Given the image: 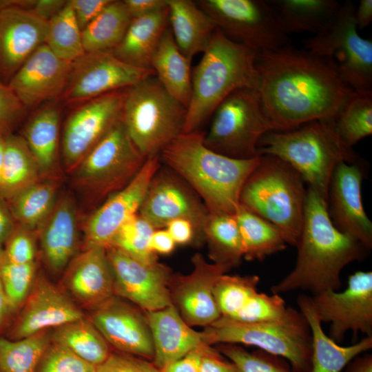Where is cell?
Here are the masks:
<instances>
[{
    "mask_svg": "<svg viewBox=\"0 0 372 372\" xmlns=\"http://www.w3.org/2000/svg\"><path fill=\"white\" fill-rule=\"evenodd\" d=\"M257 91L275 131L333 120L354 90L323 60L288 45L258 53Z\"/></svg>",
    "mask_w": 372,
    "mask_h": 372,
    "instance_id": "1",
    "label": "cell"
},
{
    "mask_svg": "<svg viewBox=\"0 0 372 372\" xmlns=\"http://www.w3.org/2000/svg\"><path fill=\"white\" fill-rule=\"evenodd\" d=\"M296 247L295 267L272 285V293L303 290L315 296L329 290L338 291L342 286V271L362 258L365 249L358 240L335 227L328 215L327 203L309 187L302 229Z\"/></svg>",
    "mask_w": 372,
    "mask_h": 372,
    "instance_id": "2",
    "label": "cell"
},
{
    "mask_svg": "<svg viewBox=\"0 0 372 372\" xmlns=\"http://www.w3.org/2000/svg\"><path fill=\"white\" fill-rule=\"evenodd\" d=\"M205 132L183 133L160 153L161 161L184 180L211 214H235L240 192L260 156L236 159L204 143Z\"/></svg>",
    "mask_w": 372,
    "mask_h": 372,
    "instance_id": "3",
    "label": "cell"
},
{
    "mask_svg": "<svg viewBox=\"0 0 372 372\" xmlns=\"http://www.w3.org/2000/svg\"><path fill=\"white\" fill-rule=\"evenodd\" d=\"M258 53L217 28L192 73V95L183 133L199 130L218 105L239 89H258Z\"/></svg>",
    "mask_w": 372,
    "mask_h": 372,
    "instance_id": "4",
    "label": "cell"
},
{
    "mask_svg": "<svg viewBox=\"0 0 372 372\" xmlns=\"http://www.w3.org/2000/svg\"><path fill=\"white\" fill-rule=\"evenodd\" d=\"M258 154L276 156L288 163L327 204L329 184L335 166L342 161L360 162L353 148L344 145L336 134L333 119L268 132L258 142Z\"/></svg>",
    "mask_w": 372,
    "mask_h": 372,
    "instance_id": "5",
    "label": "cell"
},
{
    "mask_svg": "<svg viewBox=\"0 0 372 372\" xmlns=\"http://www.w3.org/2000/svg\"><path fill=\"white\" fill-rule=\"evenodd\" d=\"M284 161L260 155L240 192V204L274 225L287 244L296 246L302 229L307 189Z\"/></svg>",
    "mask_w": 372,
    "mask_h": 372,
    "instance_id": "6",
    "label": "cell"
},
{
    "mask_svg": "<svg viewBox=\"0 0 372 372\" xmlns=\"http://www.w3.org/2000/svg\"><path fill=\"white\" fill-rule=\"evenodd\" d=\"M209 345L252 346L287 360L298 372H311L312 337L304 316L293 307L274 320L239 322L220 317L201 331Z\"/></svg>",
    "mask_w": 372,
    "mask_h": 372,
    "instance_id": "7",
    "label": "cell"
},
{
    "mask_svg": "<svg viewBox=\"0 0 372 372\" xmlns=\"http://www.w3.org/2000/svg\"><path fill=\"white\" fill-rule=\"evenodd\" d=\"M154 75L124 90L121 120L142 155H158L183 132L187 108Z\"/></svg>",
    "mask_w": 372,
    "mask_h": 372,
    "instance_id": "8",
    "label": "cell"
},
{
    "mask_svg": "<svg viewBox=\"0 0 372 372\" xmlns=\"http://www.w3.org/2000/svg\"><path fill=\"white\" fill-rule=\"evenodd\" d=\"M355 7L341 4L333 17L305 41V49L327 63L354 91L372 87V41L358 34Z\"/></svg>",
    "mask_w": 372,
    "mask_h": 372,
    "instance_id": "9",
    "label": "cell"
},
{
    "mask_svg": "<svg viewBox=\"0 0 372 372\" xmlns=\"http://www.w3.org/2000/svg\"><path fill=\"white\" fill-rule=\"evenodd\" d=\"M211 116L204 143L211 150L233 158L258 156L260 139L267 132L275 131L262 109L258 91L254 89L233 92Z\"/></svg>",
    "mask_w": 372,
    "mask_h": 372,
    "instance_id": "10",
    "label": "cell"
},
{
    "mask_svg": "<svg viewBox=\"0 0 372 372\" xmlns=\"http://www.w3.org/2000/svg\"><path fill=\"white\" fill-rule=\"evenodd\" d=\"M146 159L120 120L74 168L75 177L97 198H102L127 185Z\"/></svg>",
    "mask_w": 372,
    "mask_h": 372,
    "instance_id": "11",
    "label": "cell"
},
{
    "mask_svg": "<svg viewBox=\"0 0 372 372\" xmlns=\"http://www.w3.org/2000/svg\"><path fill=\"white\" fill-rule=\"evenodd\" d=\"M198 4L227 37L257 53L289 43V34L268 1L203 0Z\"/></svg>",
    "mask_w": 372,
    "mask_h": 372,
    "instance_id": "12",
    "label": "cell"
},
{
    "mask_svg": "<svg viewBox=\"0 0 372 372\" xmlns=\"http://www.w3.org/2000/svg\"><path fill=\"white\" fill-rule=\"evenodd\" d=\"M138 213L156 229L174 220H187L194 228L196 246L204 242L210 212L195 191L166 165H161L152 178Z\"/></svg>",
    "mask_w": 372,
    "mask_h": 372,
    "instance_id": "13",
    "label": "cell"
},
{
    "mask_svg": "<svg viewBox=\"0 0 372 372\" xmlns=\"http://www.w3.org/2000/svg\"><path fill=\"white\" fill-rule=\"evenodd\" d=\"M319 320L330 323L329 336L342 342L351 331L372 336V272L358 271L348 278L342 291L329 290L311 296Z\"/></svg>",
    "mask_w": 372,
    "mask_h": 372,
    "instance_id": "14",
    "label": "cell"
},
{
    "mask_svg": "<svg viewBox=\"0 0 372 372\" xmlns=\"http://www.w3.org/2000/svg\"><path fill=\"white\" fill-rule=\"evenodd\" d=\"M152 75H155L152 69L127 64L110 51L85 52L72 63L61 97L68 104L83 103L125 89Z\"/></svg>",
    "mask_w": 372,
    "mask_h": 372,
    "instance_id": "15",
    "label": "cell"
},
{
    "mask_svg": "<svg viewBox=\"0 0 372 372\" xmlns=\"http://www.w3.org/2000/svg\"><path fill=\"white\" fill-rule=\"evenodd\" d=\"M114 277V294L144 311L172 304L169 283L173 274L165 264L144 262L114 247L106 248Z\"/></svg>",
    "mask_w": 372,
    "mask_h": 372,
    "instance_id": "16",
    "label": "cell"
},
{
    "mask_svg": "<svg viewBox=\"0 0 372 372\" xmlns=\"http://www.w3.org/2000/svg\"><path fill=\"white\" fill-rule=\"evenodd\" d=\"M124 91L103 94L81 103L68 118L62 136L65 167L74 169L121 118Z\"/></svg>",
    "mask_w": 372,
    "mask_h": 372,
    "instance_id": "17",
    "label": "cell"
},
{
    "mask_svg": "<svg viewBox=\"0 0 372 372\" xmlns=\"http://www.w3.org/2000/svg\"><path fill=\"white\" fill-rule=\"evenodd\" d=\"M192 271L172 274L169 283L172 304L191 327H207L221 317L215 300L216 282L232 268L208 262L200 253L192 257Z\"/></svg>",
    "mask_w": 372,
    "mask_h": 372,
    "instance_id": "18",
    "label": "cell"
},
{
    "mask_svg": "<svg viewBox=\"0 0 372 372\" xmlns=\"http://www.w3.org/2000/svg\"><path fill=\"white\" fill-rule=\"evenodd\" d=\"M86 316L58 286L37 276L25 302L7 329L5 337L18 340L51 330Z\"/></svg>",
    "mask_w": 372,
    "mask_h": 372,
    "instance_id": "19",
    "label": "cell"
},
{
    "mask_svg": "<svg viewBox=\"0 0 372 372\" xmlns=\"http://www.w3.org/2000/svg\"><path fill=\"white\" fill-rule=\"evenodd\" d=\"M161 165L160 154L148 156L134 178L94 211L85 227V247L110 246L121 226L138 212L150 180Z\"/></svg>",
    "mask_w": 372,
    "mask_h": 372,
    "instance_id": "20",
    "label": "cell"
},
{
    "mask_svg": "<svg viewBox=\"0 0 372 372\" xmlns=\"http://www.w3.org/2000/svg\"><path fill=\"white\" fill-rule=\"evenodd\" d=\"M87 317L112 349L152 362L154 344L144 311L114 296Z\"/></svg>",
    "mask_w": 372,
    "mask_h": 372,
    "instance_id": "21",
    "label": "cell"
},
{
    "mask_svg": "<svg viewBox=\"0 0 372 372\" xmlns=\"http://www.w3.org/2000/svg\"><path fill=\"white\" fill-rule=\"evenodd\" d=\"M364 173L359 163L340 162L333 169L328 188L327 211L340 231L358 240L365 249L372 247V223L362 202Z\"/></svg>",
    "mask_w": 372,
    "mask_h": 372,
    "instance_id": "22",
    "label": "cell"
},
{
    "mask_svg": "<svg viewBox=\"0 0 372 372\" xmlns=\"http://www.w3.org/2000/svg\"><path fill=\"white\" fill-rule=\"evenodd\" d=\"M72 63L56 56L44 43L20 67L8 85L24 107L61 96Z\"/></svg>",
    "mask_w": 372,
    "mask_h": 372,
    "instance_id": "23",
    "label": "cell"
},
{
    "mask_svg": "<svg viewBox=\"0 0 372 372\" xmlns=\"http://www.w3.org/2000/svg\"><path fill=\"white\" fill-rule=\"evenodd\" d=\"M48 22L29 9L10 6L0 11V81L7 84L20 67L45 43Z\"/></svg>",
    "mask_w": 372,
    "mask_h": 372,
    "instance_id": "24",
    "label": "cell"
},
{
    "mask_svg": "<svg viewBox=\"0 0 372 372\" xmlns=\"http://www.w3.org/2000/svg\"><path fill=\"white\" fill-rule=\"evenodd\" d=\"M60 287L81 309L90 311L113 297L114 277L106 248L85 247L64 271Z\"/></svg>",
    "mask_w": 372,
    "mask_h": 372,
    "instance_id": "25",
    "label": "cell"
},
{
    "mask_svg": "<svg viewBox=\"0 0 372 372\" xmlns=\"http://www.w3.org/2000/svg\"><path fill=\"white\" fill-rule=\"evenodd\" d=\"M43 260L54 276L64 271L76 256L79 245L77 212L74 201L64 196L56 203L38 229Z\"/></svg>",
    "mask_w": 372,
    "mask_h": 372,
    "instance_id": "26",
    "label": "cell"
},
{
    "mask_svg": "<svg viewBox=\"0 0 372 372\" xmlns=\"http://www.w3.org/2000/svg\"><path fill=\"white\" fill-rule=\"evenodd\" d=\"M145 313L154 344L152 362L159 369L207 344L201 331H195L187 324L172 304Z\"/></svg>",
    "mask_w": 372,
    "mask_h": 372,
    "instance_id": "27",
    "label": "cell"
},
{
    "mask_svg": "<svg viewBox=\"0 0 372 372\" xmlns=\"http://www.w3.org/2000/svg\"><path fill=\"white\" fill-rule=\"evenodd\" d=\"M297 304L307 319L312 337L311 372H340L353 358L372 348V336L349 346H340L327 335L318 318L311 296L301 294Z\"/></svg>",
    "mask_w": 372,
    "mask_h": 372,
    "instance_id": "28",
    "label": "cell"
},
{
    "mask_svg": "<svg viewBox=\"0 0 372 372\" xmlns=\"http://www.w3.org/2000/svg\"><path fill=\"white\" fill-rule=\"evenodd\" d=\"M169 24L180 52L189 60L207 48L218 28L213 19L190 0H167Z\"/></svg>",
    "mask_w": 372,
    "mask_h": 372,
    "instance_id": "29",
    "label": "cell"
},
{
    "mask_svg": "<svg viewBox=\"0 0 372 372\" xmlns=\"http://www.w3.org/2000/svg\"><path fill=\"white\" fill-rule=\"evenodd\" d=\"M168 24V7L132 19L122 40L110 52L127 64L152 69L151 58Z\"/></svg>",
    "mask_w": 372,
    "mask_h": 372,
    "instance_id": "30",
    "label": "cell"
},
{
    "mask_svg": "<svg viewBox=\"0 0 372 372\" xmlns=\"http://www.w3.org/2000/svg\"><path fill=\"white\" fill-rule=\"evenodd\" d=\"M191 61L180 52L168 25L152 54L150 66L163 87L186 108L192 95Z\"/></svg>",
    "mask_w": 372,
    "mask_h": 372,
    "instance_id": "31",
    "label": "cell"
},
{
    "mask_svg": "<svg viewBox=\"0 0 372 372\" xmlns=\"http://www.w3.org/2000/svg\"><path fill=\"white\" fill-rule=\"evenodd\" d=\"M60 111L56 106L40 109L26 123L22 135L41 175L54 169L58 156Z\"/></svg>",
    "mask_w": 372,
    "mask_h": 372,
    "instance_id": "32",
    "label": "cell"
},
{
    "mask_svg": "<svg viewBox=\"0 0 372 372\" xmlns=\"http://www.w3.org/2000/svg\"><path fill=\"white\" fill-rule=\"evenodd\" d=\"M38 165L26 142L14 133L6 137V149L0 173V196L6 201L39 181Z\"/></svg>",
    "mask_w": 372,
    "mask_h": 372,
    "instance_id": "33",
    "label": "cell"
},
{
    "mask_svg": "<svg viewBox=\"0 0 372 372\" xmlns=\"http://www.w3.org/2000/svg\"><path fill=\"white\" fill-rule=\"evenodd\" d=\"M234 215L245 260L261 261L286 249L287 243L282 232L269 221L240 204Z\"/></svg>",
    "mask_w": 372,
    "mask_h": 372,
    "instance_id": "34",
    "label": "cell"
},
{
    "mask_svg": "<svg viewBox=\"0 0 372 372\" xmlns=\"http://www.w3.org/2000/svg\"><path fill=\"white\" fill-rule=\"evenodd\" d=\"M276 12L286 33L316 34L333 17L340 6L334 0L268 1Z\"/></svg>",
    "mask_w": 372,
    "mask_h": 372,
    "instance_id": "35",
    "label": "cell"
},
{
    "mask_svg": "<svg viewBox=\"0 0 372 372\" xmlns=\"http://www.w3.org/2000/svg\"><path fill=\"white\" fill-rule=\"evenodd\" d=\"M51 340L96 366L104 362L112 351L87 316L52 329Z\"/></svg>",
    "mask_w": 372,
    "mask_h": 372,
    "instance_id": "36",
    "label": "cell"
},
{
    "mask_svg": "<svg viewBox=\"0 0 372 372\" xmlns=\"http://www.w3.org/2000/svg\"><path fill=\"white\" fill-rule=\"evenodd\" d=\"M203 236L213 263L232 269L241 263L244 250L234 214L210 213Z\"/></svg>",
    "mask_w": 372,
    "mask_h": 372,
    "instance_id": "37",
    "label": "cell"
},
{
    "mask_svg": "<svg viewBox=\"0 0 372 372\" xmlns=\"http://www.w3.org/2000/svg\"><path fill=\"white\" fill-rule=\"evenodd\" d=\"M123 1H111L82 30L85 52L112 51L122 40L131 21Z\"/></svg>",
    "mask_w": 372,
    "mask_h": 372,
    "instance_id": "38",
    "label": "cell"
},
{
    "mask_svg": "<svg viewBox=\"0 0 372 372\" xmlns=\"http://www.w3.org/2000/svg\"><path fill=\"white\" fill-rule=\"evenodd\" d=\"M56 200V185L38 181L6 202L17 224L33 231L44 223Z\"/></svg>",
    "mask_w": 372,
    "mask_h": 372,
    "instance_id": "39",
    "label": "cell"
},
{
    "mask_svg": "<svg viewBox=\"0 0 372 372\" xmlns=\"http://www.w3.org/2000/svg\"><path fill=\"white\" fill-rule=\"evenodd\" d=\"M335 131L352 148L372 134V90L353 91L333 119Z\"/></svg>",
    "mask_w": 372,
    "mask_h": 372,
    "instance_id": "40",
    "label": "cell"
},
{
    "mask_svg": "<svg viewBox=\"0 0 372 372\" xmlns=\"http://www.w3.org/2000/svg\"><path fill=\"white\" fill-rule=\"evenodd\" d=\"M51 330L18 340L0 336V372H37L51 343Z\"/></svg>",
    "mask_w": 372,
    "mask_h": 372,
    "instance_id": "41",
    "label": "cell"
},
{
    "mask_svg": "<svg viewBox=\"0 0 372 372\" xmlns=\"http://www.w3.org/2000/svg\"><path fill=\"white\" fill-rule=\"evenodd\" d=\"M45 44L59 58L73 63L85 53L82 31L67 1L63 9L48 21Z\"/></svg>",
    "mask_w": 372,
    "mask_h": 372,
    "instance_id": "42",
    "label": "cell"
},
{
    "mask_svg": "<svg viewBox=\"0 0 372 372\" xmlns=\"http://www.w3.org/2000/svg\"><path fill=\"white\" fill-rule=\"evenodd\" d=\"M257 275L221 276L216 283L214 295L221 317L234 319L258 291Z\"/></svg>",
    "mask_w": 372,
    "mask_h": 372,
    "instance_id": "43",
    "label": "cell"
},
{
    "mask_svg": "<svg viewBox=\"0 0 372 372\" xmlns=\"http://www.w3.org/2000/svg\"><path fill=\"white\" fill-rule=\"evenodd\" d=\"M155 229L137 213L121 226L109 247H116L141 261H157L158 255L150 249Z\"/></svg>",
    "mask_w": 372,
    "mask_h": 372,
    "instance_id": "44",
    "label": "cell"
},
{
    "mask_svg": "<svg viewBox=\"0 0 372 372\" xmlns=\"http://www.w3.org/2000/svg\"><path fill=\"white\" fill-rule=\"evenodd\" d=\"M216 349L238 372H298L285 358L260 349L249 351L236 344H218Z\"/></svg>",
    "mask_w": 372,
    "mask_h": 372,
    "instance_id": "45",
    "label": "cell"
},
{
    "mask_svg": "<svg viewBox=\"0 0 372 372\" xmlns=\"http://www.w3.org/2000/svg\"><path fill=\"white\" fill-rule=\"evenodd\" d=\"M0 249V278L10 308L17 314L28 298L37 276L36 262L17 264L6 260Z\"/></svg>",
    "mask_w": 372,
    "mask_h": 372,
    "instance_id": "46",
    "label": "cell"
},
{
    "mask_svg": "<svg viewBox=\"0 0 372 372\" xmlns=\"http://www.w3.org/2000/svg\"><path fill=\"white\" fill-rule=\"evenodd\" d=\"M96 366L67 347L52 342L44 352L37 372H96Z\"/></svg>",
    "mask_w": 372,
    "mask_h": 372,
    "instance_id": "47",
    "label": "cell"
},
{
    "mask_svg": "<svg viewBox=\"0 0 372 372\" xmlns=\"http://www.w3.org/2000/svg\"><path fill=\"white\" fill-rule=\"evenodd\" d=\"M287 309L285 301L280 294L258 291L231 320L244 322L271 320L282 316Z\"/></svg>",
    "mask_w": 372,
    "mask_h": 372,
    "instance_id": "48",
    "label": "cell"
},
{
    "mask_svg": "<svg viewBox=\"0 0 372 372\" xmlns=\"http://www.w3.org/2000/svg\"><path fill=\"white\" fill-rule=\"evenodd\" d=\"M1 253L10 262L27 264L36 262L37 245L32 231L17 224Z\"/></svg>",
    "mask_w": 372,
    "mask_h": 372,
    "instance_id": "49",
    "label": "cell"
},
{
    "mask_svg": "<svg viewBox=\"0 0 372 372\" xmlns=\"http://www.w3.org/2000/svg\"><path fill=\"white\" fill-rule=\"evenodd\" d=\"M25 111L10 87L0 81V132L6 136L12 134Z\"/></svg>",
    "mask_w": 372,
    "mask_h": 372,
    "instance_id": "50",
    "label": "cell"
},
{
    "mask_svg": "<svg viewBox=\"0 0 372 372\" xmlns=\"http://www.w3.org/2000/svg\"><path fill=\"white\" fill-rule=\"evenodd\" d=\"M96 372H161V370L152 361L112 350L107 360L96 366Z\"/></svg>",
    "mask_w": 372,
    "mask_h": 372,
    "instance_id": "51",
    "label": "cell"
},
{
    "mask_svg": "<svg viewBox=\"0 0 372 372\" xmlns=\"http://www.w3.org/2000/svg\"><path fill=\"white\" fill-rule=\"evenodd\" d=\"M112 0H70L81 31L107 6Z\"/></svg>",
    "mask_w": 372,
    "mask_h": 372,
    "instance_id": "52",
    "label": "cell"
},
{
    "mask_svg": "<svg viewBox=\"0 0 372 372\" xmlns=\"http://www.w3.org/2000/svg\"><path fill=\"white\" fill-rule=\"evenodd\" d=\"M199 372H238L230 360L225 359L216 348L205 344L201 352Z\"/></svg>",
    "mask_w": 372,
    "mask_h": 372,
    "instance_id": "53",
    "label": "cell"
},
{
    "mask_svg": "<svg viewBox=\"0 0 372 372\" xmlns=\"http://www.w3.org/2000/svg\"><path fill=\"white\" fill-rule=\"evenodd\" d=\"M205 344L189 352L183 357L174 360L160 370L161 372H199L201 352Z\"/></svg>",
    "mask_w": 372,
    "mask_h": 372,
    "instance_id": "54",
    "label": "cell"
},
{
    "mask_svg": "<svg viewBox=\"0 0 372 372\" xmlns=\"http://www.w3.org/2000/svg\"><path fill=\"white\" fill-rule=\"evenodd\" d=\"M176 245H195L196 238L194 228L192 223L185 219H176L171 221L165 227Z\"/></svg>",
    "mask_w": 372,
    "mask_h": 372,
    "instance_id": "55",
    "label": "cell"
},
{
    "mask_svg": "<svg viewBox=\"0 0 372 372\" xmlns=\"http://www.w3.org/2000/svg\"><path fill=\"white\" fill-rule=\"evenodd\" d=\"M132 19L148 15L168 7L167 0L123 1Z\"/></svg>",
    "mask_w": 372,
    "mask_h": 372,
    "instance_id": "56",
    "label": "cell"
},
{
    "mask_svg": "<svg viewBox=\"0 0 372 372\" xmlns=\"http://www.w3.org/2000/svg\"><path fill=\"white\" fill-rule=\"evenodd\" d=\"M66 2L64 0H34L29 10L48 22L63 9Z\"/></svg>",
    "mask_w": 372,
    "mask_h": 372,
    "instance_id": "57",
    "label": "cell"
},
{
    "mask_svg": "<svg viewBox=\"0 0 372 372\" xmlns=\"http://www.w3.org/2000/svg\"><path fill=\"white\" fill-rule=\"evenodd\" d=\"M176 245L165 228L155 229L150 240V249L154 254H169L174 250Z\"/></svg>",
    "mask_w": 372,
    "mask_h": 372,
    "instance_id": "58",
    "label": "cell"
},
{
    "mask_svg": "<svg viewBox=\"0 0 372 372\" xmlns=\"http://www.w3.org/2000/svg\"><path fill=\"white\" fill-rule=\"evenodd\" d=\"M17 225L7 202L0 196V249Z\"/></svg>",
    "mask_w": 372,
    "mask_h": 372,
    "instance_id": "59",
    "label": "cell"
},
{
    "mask_svg": "<svg viewBox=\"0 0 372 372\" xmlns=\"http://www.w3.org/2000/svg\"><path fill=\"white\" fill-rule=\"evenodd\" d=\"M355 21L358 28H364L372 21V0H361L355 10Z\"/></svg>",
    "mask_w": 372,
    "mask_h": 372,
    "instance_id": "60",
    "label": "cell"
},
{
    "mask_svg": "<svg viewBox=\"0 0 372 372\" xmlns=\"http://www.w3.org/2000/svg\"><path fill=\"white\" fill-rule=\"evenodd\" d=\"M13 315L0 278V333L8 328Z\"/></svg>",
    "mask_w": 372,
    "mask_h": 372,
    "instance_id": "61",
    "label": "cell"
},
{
    "mask_svg": "<svg viewBox=\"0 0 372 372\" xmlns=\"http://www.w3.org/2000/svg\"><path fill=\"white\" fill-rule=\"evenodd\" d=\"M346 366V372H372V355L369 353L358 355Z\"/></svg>",
    "mask_w": 372,
    "mask_h": 372,
    "instance_id": "62",
    "label": "cell"
},
{
    "mask_svg": "<svg viewBox=\"0 0 372 372\" xmlns=\"http://www.w3.org/2000/svg\"><path fill=\"white\" fill-rule=\"evenodd\" d=\"M34 0H0V11L10 6H21L29 9Z\"/></svg>",
    "mask_w": 372,
    "mask_h": 372,
    "instance_id": "63",
    "label": "cell"
},
{
    "mask_svg": "<svg viewBox=\"0 0 372 372\" xmlns=\"http://www.w3.org/2000/svg\"><path fill=\"white\" fill-rule=\"evenodd\" d=\"M6 136L0 132V173L6 149Z\"/></svg>",
    "mask_w": 372,
    "mask_h": 372,
    "instance_id": "64",
    "label": "cell"
}]
</instances>
